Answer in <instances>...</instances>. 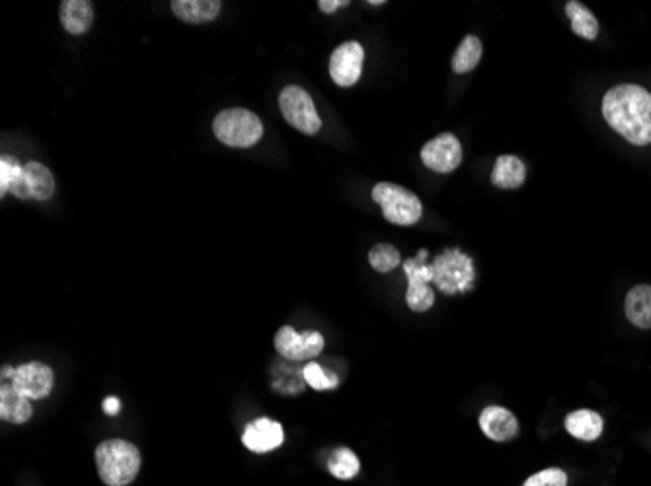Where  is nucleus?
Segmentation results:
<instances>
[{"label":"nucleus","instance_id":"1","mask_svg":"<svg viewBox=\"0 0 651 486\" xmlns=\"http://www.w3.org/2000/svg\"><path fill=\"white\" fill-rule=\"evenodd\" d=\"M602 115L620 135L636 144H651V94L636 84H620L605 94Z\"/></svg>","mask_w":651,"mask_h":486},{"label":"nucleus","instance_id":"2","mask_svg":"<svg viewBox=\"0 0 651 486\" xmlns=\"http://www.w3.org/2000/svg\"><path fill=\"white\" fill-rule=\"evenodd\" d=\"M96 465L100 479L110 486H127L141 469V452L125 440H107L96 449Z\"/></svg>","mask_w":651,"mask_h":486},{"label":"nucleus","instance_id":"3","mask_svg":"<svg viewBox=\"0 0 651 486\" xmlns=\"http://www.w3.org/2000/svg\"><path fill=\"white\" fill-rule=\"evenodd\" d=\"M213 132L223 144L231 148H250L263 137V125L256 113L243 107L223 109L215 115Z\"/></svg>","mask_w":651,"mask_h":486},{"label":"nucleus","instance_id":"4","mask_svg":"<svg viewBox=\"0 0 651 486\" xmlns=\"http://www.w3.org/2000/svg\"><path fill=\"white\" fill-rule=\"evenodd\" d=\"M372 201L381 206L382 216L396 226L417 224L421 214H424V206H421L416 193L404 189L402 185L387 184V181L372 189Z\"/></svg>","mask_w":651,"mask_h":486},{"label":"nucleus","instance_id":"5","mask_svg":"<svg viewBox=\"0 0 651 486\" xmlns=\"http://www.w3.org/2000/svg\"><path fill=\"white\" fill-rule=\"evenodd\" d=\"M433 283L443 294L464 292L474 283V263L466 253L458 249H445L433 261Z\"/></svg>","mask_w":651,"mask_h":486},{"label":"nucleus","instance_id":"6","mask_svg":"<svg viewBox=\"0 0 651 486\" xmlns=\"http://www.w3.org/2000/svg\"><path fill=\"white\" fill-rule=\"evenodd\" d=\"M280 109L285 121L303 135H316L322 129V119L316 112L310 94L300 86H287L280 94Z\"/></svg>","mask_w":651,"mask_h":486},{"label":"nucleus","instance_id":"7","mask_svg":"<svg viewBox=\"0 0 651 486\" xmlns=\"http://www.w3.org/2000/svg\"><path fill=\"white\" fill-rule=\"evenodd\" d=\"M426 257L427 251L421 249L419 257L404 261V271L408 274L406 302L414 311H427L436 303V294L429 288V283H433V266L424 263Z\"/></svg>","mask_w":651,"mask_h":486},{"label":"nucleus","instance_id":"8","mask_svg":"<svg viewBox=\"0 0 651 486\" xmlns=\"http://www.w3.org/2000/svg\"><path fill=\"white\" fill-rule=\"evenodd\" d=\"M275 348L281 356L293 362H308L318 356L324 348V337L318 331L297 333L293 327H281L275 333Z\"/></svg>","mask_w":651,"mask_h":486},{"label":"nucleus","instance_id":"9","mask_svg":"<svg viewBox=\"0 0 651 486\" xmlns=\"http://www.w3.org/2000/svg\"><path fill=\"white\" fill-rule=\"evenodd\" d=\"M8 193L18 199L47 201L55 193V177L41 162H28Z\"/></svg>","mask_w":651,"mask_h":486},{"label":"nucleus","instance_id":"10","mask_svg":"<svg viewBox=\"0 0 651 486\" xmlns=\"http://www.w3.org/2000/svg\"><path fill=\"white\" fill-rule=\"evenodd\" d=\"M53 370L41 362H28L16 368L12 380L8 382L20 395L30 400L45 399L53 389Z\"/></svg>","mask_w":651,"mask_h":486},{"label":"nucleus","instance_id":"11","mask_svg":"<svg viewBox=\"0 0 651 486\" xmlns=\"http://www.w3.org/2000/svg\"><path fill=\"white\" fill-rule=\"evenodd\" d=\"M421 162L437 174H451L463 162V146L451 132H443L421 148Z\"/></svg>","mask_w":651,"mask_h":486},{"label":"nucleus","instance_id":"12","mask_svg":"<svg viewBox=\"0 0 651 486\" xmlns=\"http://www.w3.org/2000/svg\"><path fill=\"white\" fill-rule=\"evenodd\" d=\"M363 60H365V51L363 47H361V43L347 41L340 45L330 58L332 80L342 88L353 86V84H357V80L361 78V72H363Z\"/></svg>","mask_w":651,"mask_h":486},{"label":"nucleus","instance_id":"13","mask_svg":"<svg viewBox=\"0 0 651 486\" xmlns=\"http://www.w3.org/2000/svg\"><path fill=\"white\" fill-rule=\"evenodd\" d=\"M283 427L280 422L270 418H258L250 422L244 434L243 444L254 454H268L283 444Z\"/></svg>","mask_w":651,"mask_h":486},{"label":"nucleus","instance_id":"14","mask_svg":"<svg viewBox=\"0 0 651 486\" xmlns=\"http://www.w3.org/2000/svg\"><path fill=\"white\" fill-rule=\"evenodd\" d=\"M480 428L493 442H508L519 430L511 410L503 407H488L480 415Z\"/></svg>","mask_w":651,"mask_h":486},{"label":"nucleus","instance_id":"15","mask_svg":"<svg viewBox=\"0 0 651 486\" xmlns=\"http://www.w3.org/2000/svg\"><path fill=\"white\" fill-rule=\"evenodd\" d=\"M174 14L188 23H205L221 14V0H172Z\"/></svg>","mask_w":651,"mask_h":486},{"label":"nucleus","instance_id":"16","mask_svg":"<svg viewBox=\"0 0 651 486\" xmlns=\"http://www.w3.org/2000/svg\"><path fill=\"white\" fill-rule=\"evenodd\" d=\"M33 415L30 399L20 395L10 383L0 387V418L12 424L28 422Z\"/></svg>","mask_w":651,"mask_h":486},{"label":"nucleus","instance_id":"17","mask_svg":"<svg viewBox=\"0 0 651 486\" xmlns=\"http://www.w3.org/2000/svg\"><path fill=\"white\" fill-rule=\"evenodd\" d=\"M94 8L88 0H63L61 3V23L72 35H82L92 28Z\"/></svg>","mask_w":651,"mask_h":486},{"label":"nucleus","instance_id":"18","mask_svg":"<svg viewBox=\"0 0 651 486\" xmlns=\"http://www.w3.org/2000/svg\"><path fill=\"white\" fill-rule=\"evenodd\" d=\"M527 179V167L517 156H500L493 166L491 184L500 189H519Z\"/></svg>","mask_w":651,"mask_h":486},{"label":"nucleus","instance_id":"19","mask_svg":"<svg viewBox=\"0 0 651 486\" xmlns=\"http://www.w3.org/2000/svg\"><path fill=\"white\" fill-rule=\"evenodd\" d=\"M626 318L640 329H651V286H634L626 296Z\"/></svg>","mask_w":651,"mask_h":486},{"label":"nucleus","instance_id":"20","mask_svg":"<svg viewBox=\"0 0 651 486\" xmlns=\"http://www.w3.org/2000/svg\"><path fill=\"white\" fill-rule=\"evenodd\" d=\"M602 418L597 415L595 410H573L572 415L565 418V430H568L577 440L583 442H593L602 434Z\"/></svg>","mask_w":651,"mask_h":486},{"label":"nucleus","instance_id":"21","mask_svg":"<svg viewBox=\"0 0 651 486\" xmlns=\"http://www.w3.org/2000/svg\"><path fill=\"white\" fill-rule=\"evenodd\" d=\"M565 14H568L570 22H572V30L580 35L583 40L593 41L599 35V22L593 16L587 6H583L577 0H572V3L565 4Z\"/></svg>","mask_w":651,"mask_h":486},{"label":"nucleus","instance_id":"22","mask_svg":"<svg viewBox=\"0 0 651 486\" xmlns=\"http://www.w3.org/2000/svg\"><path fill=\"white\" fill-rule=\"evenodd\" d=\"M480 58H481V41L476 38V35H466L461 45L456 47L451 67L456 75H466V72L476 68Z\"/></svg>","mask_w":651,"mask_h":486},{"label":"nucleus","instance_id":"23","mask_svg":"<svg viewBox=\"0 0 651 486\" xmlns=\"http://www.w3.org/2000/svg\"><path fill=\"white\" fill-rule=\"evenodd\" d=\"M328 469L335 479L342 481H349L353 479L359 472V459L357 455L347 447H340L335 449L332 454V457L328 459Z\"/></svg>","mask_w":651,"mask_h":486},{"label":"nucleus","instance_id":"24","mask_svg":"<svg viewBox=\"0 0 651 486\" xmlns=\"http://www.w3.org/2000/svg\"><path fill=\"white\" fill-rule=\"evenodd\" d=\"M400 251L390 246V243H377L369 251V263L377 273H390L400 265Z\"/></svg>","mask_w":651,"mask_h":486},{"label":"nucleus","instance_id":"25","mask_svg":"<svg viewBox=\"0 0 651 486\" xmlns=\"http://www.w3.org/2000/svg\"><path fill=\"white\" fill-rule=\"evenodd\" d=\"M303 378L312 389H316V392H324V389H334V387H337V383H340V380H337L335 374L326 372L322 366H318V364H315V362L307 364V366L303 368Z\"/></svg>","mask_w":651,"mask_h":486},{"label":"nucleus","instance_id":"26","mask_svg":"<svg viewBox=\"0 0 651 486\" xmlns=\"http://www.w3.org/2000/svg\"><path fill=\"white\" fill-rule=\"evenodd\" d=\"M23 166L18 164L16 158H10V156H3V160H0V194H5L10 191V187L14 185V181L20 177Z\"/></svg>","mask_w":651,"mask_h":486},{"label":"nucleus","instance_id":"27","mask_svg":"<svg viewBox=\"0 0 651 486\" xmlns=\"http://www.w3.org/2000/svg\"><path fill=\"white\" fill-rule=\"evenodd\" d=\"M568 484V475L562 469H546L540 471L536 475L528 477L525 486H565Z\"/></svg>","mask_w":651,"mask_h":486},{"label":"nucleus","instance_id":"28","mask_svg":"<svg viewBox=\"0 0 651 486\" xmlns=\"http://www.w3.org/2000/svg\"><path fill=\"white\" fill-rule=\"evenodd\" d=\"M344 6H349L347 0H344V3H340V0H320V3H318V8L322 12H326V14H332V12L340 10Z\"/></svg>","mask_w":651,"mask_h":486},{"label":"nucleus","instance_id":"29","mask_svg":"<svg viewBox=\"0 0 651 486\" xmlns=\"http://www.w3.org/2000/svg\"><path fill=\"white\" fill-rule=\"evenodd\" d=\"M119 409H122V400H119L117 397H107V399L104 400V410H105V415L115 417L117 412H119Z\"/></svg>","mask_w":651,"mask_h":486}]
</instances>
